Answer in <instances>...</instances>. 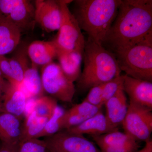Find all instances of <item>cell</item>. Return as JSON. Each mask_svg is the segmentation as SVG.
<instances>
[{
	"mask_svg": "<svg viewBox=\"0 0 152 152\" xmlns=\"http://www.w3.org/2000/svg\"><path fill=\"white\" fill-rule=\"evenodd\" d=\"M124 75H121L104 84L102 97L103 106L107 101L116 94L120 90L124 89Z\"/></svg>",
	"mask_w": 152,
	"mask_h": 152,
	"instance_id": "25",
	"label": "cell"
},
{
	"mask_svg": "<svg viewBox=\"0 0 152 152\" xmlns=\"http://www.w3.org/2000/svg\"><path fill=\"white\" fill-rule=\"evenodd\" d=\"M23 125L21 118L6 112H0L1 142L18 144L21 136Z\"/></svg>",
	"mask_w": 152,
	"mask_h": 152,
	"instance_id": "14",
	"label": "cell"
},
{
	"mask_svg": "<svg viewBox=\"0 0 152 152\" xmlns=\"http://www.w3.org/2000/svg\"><path fill=\"white\" fill-rule=\"evenodd\" d=\"M58 101L48 96L36 98L34 111L38 116L50 118L58 106Z\"/></svg>",
	"mask_w": 152,
	"mask_h": 152,
	"instance_id": "24",
	"label": "cell"
},
{
	"mask_svg": "<svg viewBox=\"0 0 152 152\" xmlns=\"http://www.w3.org/2000/svg\"><path fill=\"white\" fill-rule=\"evenodd\" d=\"M66 111L62 107L58 105L53 115L48 120L43 130L37 139L49 137L62 131L63 120Z\"/></svg>",
	"mask_w": 152,
	"mask_h": 152,
	"instance_id": "23",
	"label": "cell"
},
{
	"mask_svg": "<svg viewBox=\"0 0 152 152\" xmlns=\"http://www.w3.org/2000/svg\"><path fill=\"white\" fill-rule=\"evenodd\" d=\"M0 70L3 76L10 83L13 81L12 72L8 58L5 56H0Z\"/></svg>",
	"mask_w": 152,
	"mask_h": 152,
	"instance_id": "32",
	"label": "cell"
},
{
	"mask_svg": "<svg viewBox=\"0 0 152 152\" xmlns=\"http://www.w3.org/2000/svg\"><path fill=\"white\" fill-rule=\"evenodd\" d=\"M124 91L130 102L152 109V83L124 75Z\"/></svg>",
	"mask_w": 152,
	"mask_h": 152,
	"instance_id": "10",
	"label": "cell"
},
{
	"mask_svg": "<svg viewBox=\"0 0 152 152\" xmlns=\"http://www.w3.org/2000/svg\"><path fill=\"white\" fill-rule=\"evenodd\" d=\"M44 140L50 152H101L83 135L61 131Z\"/></svg>",
	"mask_w": 152,
	"mask_h": 152,
	"instance_id": "8",
	"label": "cell"
},
{
	"mask_svg": "<svg viewBox=\"0 0 152 152\" xmlns=\"http://www.w3.org/2000/svg\"><path fill=\"white\" fill-rule=\"evenodd\" d=\"M92 137L100 149L122 145L136 141L125 132L118 130L101 135L92 136Z\"/></svg>",
	"mask_w": 152,
	"mask_h": 152,
	"instance_id": "22",
	"label": "cell"
},
{
	"mask_svg": "<svg viewBox=\"0 0 152 152\" xmlns=\"http://www.w3.org/2000/svg\"><path fill=\"white\" fill-rule=\"evenodd\" d=\"M10 83L5 80L0 70V102L2 101L3 97L10 86Z\"/></svg>",
	"mask_w": 152,
	"mask_h": 152,
	"instance_id": "33",
	"label": "cell"
},
{
	"mask_svg": "<svg viewBox=\"0 0 152 152\" xmlns=\"http://www.w3.org/2000/svg\"><path fill=\"white\" fill-rule=\"evenodd\" d=\"M27 53L31 64L42 67L56 58L57 48L53 41H34L28 46Z\"/></svg>",
	"mask_w": 152,
	"mask_h": 152,
	"instance_id": "12",
	"label": "cell"
},
{
	"mask_svg": "<svg viewBox=\"0 0 152 152\" xmlns=\"http://www.w3.org/2000/svg\"><path fill=\"white\" fill-rule=\"evenodd\" d=\"M121 71L134 78L152 81V39L113 52Z\"/></svg>",
	"mask_w": 152,
	"mask_h": 152,
	"instance_id": "4",
	"label": "cell"
},
{
	"mask_svg": "<svg viewBox=\"0 0 152 152\" xmlns=\"http://www.w3.org/2000/svg\"><path fill=\"white\" fill-rule=\"evenodd\" d=\"M86 120L77 114L66 111L63 120L62 131L78 126Z\"/></svg>",
	"mask_w": 152,
	"mask_h": 152,
	"instance_id": "29",
	"label": "cell"
},
{
	"mask_svg": "<svg viewBox=\"0 0 152 152\" xmlns=\"http://www.w3.org/2000/svg\"><path fill=\"white\" fill-rule=\"evenodd\" d=\"M56 58L63 73L70 81L78 80L81 74L83 54L77 51L66 52L57 49Z\"/></svg>",
	"mask_w": 152,
	"mask_h": 152,
	"instance_id": "16",
	"label": "cell"
},
{
	"mask_svg": "<svg viewBox=\"0 0 152 152\" xmlns=\"http://www.w3.org/2000/svg\"><path fill=\"white\" fill-rule=\"evenodd\" d=\"M71 1L59 0L62 18L53 41L57 49L64 51H77L83 54L85 40L74 15L68 7Z\"/></svg>",
	"mask_w": 152,
	"mask_h": 152,
	"instance_id": "5",
	"label": "cell"
},
{
	"mask_svg": "<svg viewBox=\"0 0 152 152\" xmlns=\"http://www.w3.org/2000/svg\"><path fill=\"white\" fill-rule=\"evenodd\" d=\"M101 107L93 105L83 100L81 103L75 105L68 110L88 119L101 111Z\"/></svg>",
	"mask_w": 152,
	"mask_h": 152,
	"instance_id": "27",
	"label": "cell"
},
{
	"mask_svg": "<svg viewBox=\"0 0 152 152\" xmlns=\"http://www.w3.org/2000/svg\"><path fill=\"white\" fill-rule=\"evenodd\" d=\"M118 130V129L113 128L110 125L105 115L101 111L78 126L65 130L77 134L83 135L86 134L92 136H96Z\"/></svg>",
	"mask_w": 152,
	"mask_h": 152,
	"instance_id": "13",
	"label": "cell"
},
{
	"mask_svg": "<svg viewBox=\"0 0 152 152\" xmlns=\"http://www.w3.org/2000/svg\"><path fill=\"white\" fill-rule=\"evenodd\" d=\"M136 152H152V141L151 140L145 142V146L142 149Z\"/></svg>",
	"mask_w": 152,
	"mask_h": 152,
	"instance_id": "35",
	"label": "cell"
},
{
	"mask_svg": "<svg viewBox=\"0 0 152 152\" xmlns=\"http://www.w3.org/2000/svg\"><path fill=\"white\" fill-rule=\"evenodd\" d=\"M152 110L129 101L122 124L124 132L136 141L149 140L152 132Z\"/></svg>",
	"mask_w": 152,
	"mask_h": 152,
	"instance_id": "7",
	"label": "cell"
},
{
	"mask_svg": "<svg viewBox=\"0 0 152 152\" xmlns=\"http://www.w3.org/2000/svg\"><path fill=\"white\" fill-rule=\"evenodd\" d=\"M3 112L1 102H0V112Z\"/></svg>",
	"mask_w": 152,
	"mask_h": 152,
	"instance_id": "36",
	"label": "cell"
},
{
	"mask_svg": "<svg viewBox=\"0 0 152 152\" xmlns=\"http://www.w3.org/2000/svg\"><path fill=\"white\" fill-rule=\"evenodd\" d=\"M41 69L44 91L57 100L72 102L75 93V85L66 77L59 64L53 62Z\"/></svg>",
	"mask_w": 152,
	"mask_h": 152,
	"instance_id": "6",
	"label": "cell"
},
{
	"mask_svg": "<svg viewBox=\"0 0 152 152\" xmlns=\"http://www.w3.org/2000/svg\"><path fill=\"white\" fill-rule=\"evenodd\" d=\"M151 39L152 0H122L102 45L113 53Z\"/></svg>",
	"mask_w": 152,
	"mask_h": 152,
	"instance_id": "1",
	"label": "cell"
},
{
	"mask_svg": "<svg viewBox=\"0 0 152 152\" xmlns=\"http://www.w3.org/2000/svg\"><path fill=\"white\" fill-rule=\"evenodd\" d=\"M139 147L137 141L115 147H106L100 149L101 152H136Z\"/></svg>",
	"mask_w": 152,
	"mask_h": 152,
	"instance_id": "31",
	"label": "cell"
},
{
	"mask_svg": "<svg viewBox=\"0 0 152 152\" xmlns=\"http://www.w3.org/2000/svg\"><path fill=\"white\" fill-rule=\"evenodd\" d=\"M83 59V70L78 80L82 90L103 84L121 75L115 55L89 38L85 41Z\"/></svg>",
	"mask_w": 152,
	"mask_h": 152,
	"instance_id": "3",
	"label": "cell"
},
{
	"mask_svg": "<svg viewBox=\"0 0 152 152\" xmlns=\"http://www.w3.org/2000/svg\"><path fill=\"white\" fill-rule=\"evenodd\" d=\"M122 0H76L73 15L81 30L102 45L117 16Z\"/></svg>",
	"mask_w": 152,
	"mask_h": 152,
	"instance_id": "2",
	"label": "cell"
},
{
	"mask_svg": "<svg viewBox=\"0 0 152 152\" xmlns=\"http://www.w3.org/2000/svg\"><path fill=\"white\" fill-rule=\"evenodd\" d=\"M105 84V83H104ZM104 84L92 87L84 100L97 107H102V97Z\"/></svg>",
	"mask_w": 152,
	"mask_h": 152,
	"instance_id": "28",
	"label": "cell"
},
{
	"mask_svg": "<svg viewBox=\"0 0 152 152\" xmlns=\"http://www.w3.org/2000/svg\"><path fill=\"white\" fill-rule=\"evenodd\" d=\"M20 87L28 99L43 96L44 91L41 75L37 66L31 64L25 72L23 82Z\"/></svg>",
	"mask_w": 152,
	"mask_h": 152,
	"instance_id": "18",
	"label": "cell"
},
{
	"mask_svg": "<svg viewBox=\"0 0 152 152\" xmlns=\"http://www.w3.org/2000/svg\"><path fill=\"white\" fill-rule=\"evenodd\" d=\"M1 142H0V151H1Z\"/></svg>",
	"mask_w": 152,
	"mask_h": 152,
	"instance_id": "37",
	"label": "cell"
},
{
	"mask_svg": "<svg viewBox=\"0 0 152 152\" xmlns=\"http://www.w3.org/2000/svg\"><path fill=\"white\" fill-rule=\"evenodd\" d=\"M27 100L20 86L10 83L1 102L3 111L21 118L24 114Z\"/></svg>",
	"mask_w": 152,
	"mask_h": 152,
	"instance_id": "17",
	"label": "cell"
},
{
	"mask_svg": "<svg viewBox=\"0 0 152 152\" xmlns=\"http://www.w3.org/2000/svg\"></svg>",
	"mask_w": 152,
	"mask_h": 152,
	"instance_id": "38",
	"label": "cell"
},
{
	"mask_svg": "<svg viewBox=\"0 0 152 152\" xmlns=\"http://www.w3.org/2000/svg\"><path fill=\"white\" fill-rule=\"evenodd\" d=\"M18 152H49V151L44 140L34 138L20 142Z\"/></svg>",
	"mask_w": 152,
	"mask_h": 152,
	"instance_id": "26",
	"label": "cell"
},
{
	"mask_svg": "<svg viewBox=\"0 0 152 152\" xmlns=\"http://www.w3.org/2000/svg\"><path fill=\"white\" fill-rule=\"evenodd\" d=\"M16 50L15 54L9 58L13 75L12 84L20 86L21 84L26 71L30 66L27 53L28 46L20 45ZM11 84V83H10Z\"/></svg>",
	"mask_w": 152,
	"mask_h": 152,
	"instance_id": "20",
	"label": "cell"
},
{
	"mask_svg": "<svg viewBox=\"0 0 152 152\" xmlns=\"http://www.w3.org/2000/svg\"><path fill=\"white\" fill-rule=\"evenodd\" d=\"M34 4L36 23L48 33L58 31L62 18L59 0H36Z\"/></svg>",
	"mask_w": 152,
	"mask_h": 152,
	"instance_id": "9",
	"label": "cell"
},
{
	"mask_svg": "<svg viewBox=\"0 0 152 152\" xmlns=\"http://www.w3.org/2000/svg\"><path fill=\"white\" fill-rule=\"evenodd\" d=\"M21 32L8 23L0 24V56H5L15 50L20 41Z\"/></svg>",
	"mask_w": 152,
	"mask_h": 152,
	"instance_id": "19",
	"label": "cell"
},
{
	"mask_svg": "<svg viewBox=\"0 0 152 152\" xmlns=\"http://www.w3.org/2000/svg\"><path fill=\"white\" fill-rule=\"evenodd\" d=\"M34 4L31 1L19 0L8 18L7 23L16 27L21 32L31 31L36 25Z\"/></svg>",
	"mask_w": 152,
	"mask_h": 152,
	"instance_id": "11",
	"label": "cell"
},
{
	"mask_svg": "<svg viewBox=\"0 0 152 152\" xmlns=\"http://www.w3.org/2000/svg\"><path fill=\"white\" fill-rule=\"evenodd\" d=\"M18 144H11L1 142L0 152H18Z\"/></svg>",
	"mask_w": 152,
	"mask_h": 152,
	"instance_id": "34",
	"label": "cell"
},
{
	"mask_svg": "<svg viewBox=\"0 0 152 152\" xmlns=\"http://www.w3.org/2000/svg\"><path fill=\"white\" fill-rule=\"evenodd\" d=\"M105 116L110 125L115 129L122 124L127 113L129 104L124 89L120 90L116 94L104 104Z\"/></svg>",
	"mask_w": 152,
	"mask_h": 152,
	"instance_id": "15",
	"label": "cell"
},
{
	"mask_svg": "<svg viewBox=\"0 0 152 152\" xmlns=\"http://www.w3.org/2000/svg\"><path fill=\"white\" fill-rule=\"evenodd\" d=\"M19 0H0V24L7 23L8 18Z\"/></svg>",
	"mask_w": 152,
	"mask_h": 152,
	"instance_id": "30",
	"label": "cell"
},
{
	"mask_svg": "<svg viewBox=\"0 0 152 152\" xmlns=\"http://www.w3.org/2000/svg\"><path fill=\"white\" fill-rule=\"evenodd\" d=\"M49 118L38 116L34 111L26 117L25 121L23 122L20 142L29 139H37L43 130Z\"/></svg>",
	"mask_w": 152,
	"mask_h": 152,
	"instance_id": "21",
	"label": "cell"
}]
</instances>
